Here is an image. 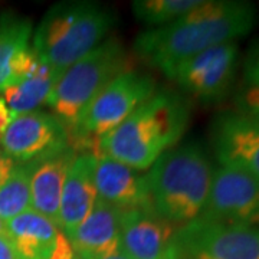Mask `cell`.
<instances>
[{
    "label": "cell",
    "instance_id": "6da1fadb",
    "mask_svg": "<svg viewBox=\"0 0 259 259\" xmlns=\"http://www.w3.org/2000/svg\"><path fill=\"white\" fill-rule=\"evenodd\" d=\"M256 16V8L249 2L203 0L175 22L141 32L133 48L144 64L170 78L186 59L248 35Z\"/></svg>",
    "mask_w": 259,
    "mask_h": 259
},
{
    "label": "cell",
    "instance_id": "7a4b0ae2",
    "mask_svg": "<svg viewBox=\"0 0 259 259\" xmlns=\"http://www.w3.org/2000/svg\"><path fill=\"white\" fill-rule=\"evenodd\" d=\"M190 122V104L171 90L156 91L118 127L98 140V153L136 170H148L176 147Z\"/></svg>",
    "mask_w": 259,
    "mask_h": 259
},
{
    "label": "cell",
    "instance_id": "3957f363",
    "mask_svg": "<svg viewBox=\"0 0 259 259\" xmlns=\"http://www.w3.org/2000/svg\"><path fill=\"white\" fill-rule=\"evenodd\" d=\"M146 176L151 209L161 219L182 226L203 213L213 167L199 143H186L166 151Z\"/></svg>",
    "mask_w": 259,
    "mask_h": 259
},
{
    "label": "cell",
    "instance_id": "277c9868",
    "mask_svg": "<svg viewBox=\"0 0 259 259\" xmlns=\"http://www.w3.org/2000/svg\"><path fill=\"white\" fill-rule=\"evenodd\" d=\"M117 23L114 12L95 2H61L44 15L32 35L37 56L58 74L100 47Z\"/></svg>",
    "mask_w": 259,
    "mask_h": 259
},
{
    "label": "cell",
    "instance_id": "5b68a950",
    "mask_svg": "<svg viewBox=\"0 0 259 259\" xmlns=\"http://www.w3.org/2000/svg\"><path fill=\"white\" fill-rule=\"evenodd\" d=\"M130 69L128 52L121 40L105 39L59 76L47 104L71 134L95 97L114 78Z\"/></svg>",
    "mask_w": 259,
    "mask_h": 259
},
{
    "label": "cell",
    "instance_id": "8992f818",
    "mask_svg": "<svg viewBox=\"0 0 259 259\" xmlns=\"http://www.w3.org/2000/svg\"><path fill=\"white\" fill-rule=\"evenodd\" d=\"M157 91L150 75L130 69L114 78L83 111L69 134L76 151H98V140L118 127L134 110Z\"/></svg>",
    "mask_w": 259,
    "mask_h": 259
},
{
    "label": "cell",
    "instance_id": "52a82bcc",
    "mask_svg": "<svg viewBox=\"0 0 259 259\" xmlns=\"http://www.w3.org/2000/svg\"><path fill=\"white\" fill-rule=\"evenodd\" d=\"M177 259H259V229L203 216L177 226Z\"/></svg>",
    "mask_w": 259,
    "mask_h": 259
},
{
    "label": "cell",
    "instance_id": "ba28073f",
    "mask_svg": "<svg viewBox=\"0 0 259 259\" xmlns=\"http://www.w3.org/2000/svg\"><path fill=\"white\" fill-rule=\"evenodd\" d=\"M71 146L69 131L52 112H26L15 117L0 136V150L15 164H30Z\"/></svg>",
    "mask_w": 259,
    "mask_h": 259
},
{
    "label": "cell",
    "instance_id": "9c48e42d",
    "mask_svg": "<svg viewBox=\"0 0 259 259\" xmlns=\"http://www.w3.org/2000/svg\"><path fill=\"white\" fill-rule=\"evenodd\" d=\"M239 47L228 42L183 61L170 78L187 94L203 102H218L231 93L238 71Z\"/></svg>",
    "mask_w": 259,
    "mask_h": 259
},
{
    "label": "cell",
    "instance_id": "30bf717a",
    "mask_svg": "<svg viewBox=\"0 0 259 259\" xmlns=\"http://www.w3.org/2000/svg\"><path fill=\"white\" fill-rule=\"evenodd\" d=\"M200 216L259 229V179L231 167L213 170L207 203Z\"/></svg>",
    "mask_w": 259,
    "mask_h": 259
},
{
    "label": "cell",
    "instance_id": "8fae6325",
    "mask_svg": "<svg viewBox=\"0 0 259 259\" xmlns=\"http://www.w3.org/2000/svg\"><path fill=\"white\" fill-rule=\"evenodd\" d=\"M210 143L221 166L259 179V118L238 111L222 112L212 122Z\"/></svg>",
    "mask_w": 259,
    "mask_h": 259
},
{
    "label": "cell",
    "instance_id": "7c38bea8",
    "mask_svg": "<svg viewBox=\"0 0 259 259\" xmlns=\"http://www.w3.org/2000/svg\"><path fill=\"white\" fill-rule=\"evenodd\" d=\"M94 182L98 200L118 212H153L146 173L98 153L95 156Z\"/></svg>",
    "mask_w": 259,
    "mask_h": 259
},
{
    "label": "cell",
    "instance_id": "4fadbf2b",
    "mask_svg": "<svg viewBox=\"0 0 259 259\" xmlns=\"http://www.w3.org/2000/svg\"><path fill=\"white\" fill-rule=\"evenodd\" d=\"M176 231L154 212L121 213V252L131 259H177Z\"/></svg>",
    "mask_w": 259,
    "mask_h": 259
},
{
    "label": "cell",
    "instance_id": "5bb4252c",
    "mask_svg": "<svg viewBox=\"0 0 259 259\" xmlns=\"http://www.w3.org/2000/svg\"><path fill=\"white\" fill-rule=\"evenodd\" d=\"M97 154L98 153L88 151L78 153L68 170L59 206L61 231L66 236H69L88 218L98 200L94 182Z\"/></svg>",
    "mask_w": 259,
    "mask_h": 259
},
{
    "label": "cell",
    "instance_id": "9a60e30c",
    "mask_svg": "<svg viewBox=\"0 0 259 259\" xmlns=\"http://www.w3.org/2000/svg\"><path fill=\"white\" fill-rule=\"evenodd\" d=\"M68 239L79 259H104L121 252V212L97 200L91 213Z\"/></svg>",
    "mask_w": 259,
    "mask_h": 259
},
{
    "label": "cell",
    "instance_id": "2e32d148",
    "mask_svg": "<svg viewBox=\"0 0 259 259\" xmlns=\"http://www.w3.org/2000/svg\"><path fill=\"white\" fill-rule=\"evenodd\" d=\"M78 151L71 144L55 156L30 163V209L40 213L61 229L59 206L68 170Z\"/></svg>",
    "mask_w": 259,
    "mask_h": 259
},
{
    "label": "cell",
    "instance_id": "e0dca14e",
    "mask_svg": "<svg viewBox=\"0 0 259 259\" xmlns=\"http://www.w3.org/2000/svg\"><path fill=\"white\" fill-rule=\"evenodd\" d=\"M59 232L56 225L33 209L6 222V236L20 259H49Z\"/></svg>",
    "mask_w": 259,
    "mask_h": 259
},
{
    "label": "cell",
    "instance_id": "ac0fdd59",
    "mask_svg": "<svg viewBox=\"0 0 259 259\" xmlns=\"http://www.w3.org/2000/svg\"><path fill=\"white\" fill-rule=\"evenodd\" d=\"M59 76L61 74L42 61L32 74L8 87L2 93V98L6 102L12 117L15 118L26 112L37 111L45 105Z\"/></svg>",
    "mask_w": 259,
    "mask_h": 259
},
{
    "label": "cell",
    "instance_id": "d6986e66",
    "mask_svg": "<svg viewBox=\"0 0 259 259\" xmlns=\"http://www.w3.org/2000/svg\"><path fill=\"white\" fill-rule=\"evenodd\" d=\"M32 35L30 19L13 12L0 16V93L15 81V66L19 56L30 47Z\"/></svg>",
    "mask_w": 259,
    "mask_h": 259
},
{
    "label": "cell",
    "instance_id": "ffe728a7",
    "mask_svg": "<svg viewBox=\"0 0 259 259\" xmlns=\"http://www.w3.org/2000/svg\"><path fill=\"white\" fill-rule=\"evenodd\" d=\"M30 164H15L0 185V219L9 222L30 209Z\"/></svg>",
    "mask_w": 259,
    "mask_h": 259
},
{
    "label": "cell",
    "instance_id": "44dd1931",
    "mask_svg": "<svg viewBox=\"0 0 259 259\" xmlns=\"http://www.w3.org/2000/svg\"><path fill=\"white\" fill-rule=\"evenodd\" d=\"M203 0H136L133 13L140 22L164 26L197 8Z\"/></svg>",
    "mask_w": 259,
    "mask_h": 259
},
{
    "label": "cell",
    "instance_id": "7402d4cb",
    "mask_svg": "<svg viewBox=\"0 0 259 259\" xmlns=\"http://www.w3.org/2000/svg\"><path fill=\"white\" fill-rule=\"evenodd\" d=\"M235 111L259 118V87L245 85L235 95Z\"/></svg>",
    "mask_w": 259,
    "mask_h": 259
},
{
    "label": "cell",
    "instance_id": "603a6c76",
    "mask_svg": "<svg viewBox=\"0 0 259 259\" xmlns=\"http://www.w3.org/2000/svg\"><path fill=\"white\" fill-rule=\"evenodd\" d=\"M243 78L248 87H259V44L252 48L243 66Z\"/></svg>",
    "mask_w": 259,
    "mask_h": 259
},
{
    "label": "cell",
    "instance_id": "cb8c5ba5",
    "mask_svg": "<svg viewBox=\"0 0 259 259\" xmlns=\"http://www.w3.org/2000/svg\"><path fill=\"white\" fill-rule=\"evenodd\" d=\"M49 259H75V250L68 239V236L61 231L56 238L55 248L52 250Z\"/></svg>",
    "mask_w": 259,
    "mask_h": 259
},
{
    "label": "cell",
    "instance_id": "d4e9b609",
    "mask_svg": "<svg viewBox=\"0 0 259 259\" xmlns=\"http://www.w3.org/2000/svg\"><path fill=\"white\" fill-rule=\"evenodd\" d=\"M0 259H20L8 236H0Z\"/></svg>",
    "mask_w": 259,
    "mask_h": 259
},
{
    "label": "cell",
    "instance_id": "484cf974",
    "mask_svg": "<svg viewBox=\"0 0 259 259\" xmlns=\"http://www.w3.org/2000/svg\"><path fill=\"white\" fill-rule=\"evenodd\" d=\"M13 167H15V163L8 156H5L3 151L0 150V185L8 179Z\"/></svg>",
    "mask_w": 259,
    "mask_h": 259
},
{
    "label": "cell",
    "instance_id": "4316f807",
    "mask_svg": "<svg viewBox=\"0 0 259 259\" xmlns=\"http://www.w3.org/2000/svg\"><path fill=\"white\" fill-rule=\"evenodd\" d=\"M12 120H13V117L10 114L8 105H6L5 100L0 97V136L3 134L5 130L8 128V125H9Z\"/></svg>",
    "mask_w": 259,
    "mask_h": 259
},
{
    "label": "cell",
    "instance_id": "83f0119b",
    "mask_svg": "<svg viewBox=\"0 0 259 259\" xmlns=\"http://www.w3.org/2000/svg\"><path fill=\"white\" fill-rule=\"evenodd\" d=\"M104 259H131V258H128L127 255H124L122 252H118V253H115V255H112V256H108V258H104Z\"/></svg>",
    "mask_w": 259,
    "mask_h": 259
},
{
    "label": "cell",
    "instance_id": "f1b7e54d",
    "mask_svg": "<svg viewBox=\"0 0 259 259\" xmlns=\"http://www.w3.org/2000/svg\"><path fill=\"white\" fill-rule=\"evenodd\" d=\"M0 236H6V223L0 219Z\"/></svg>",
    "mask_w": 259,
    "mask_h": 259
},
{
    "label": "cell",
    "instance_id": "f546056e",
    "mask_svg": "<svg viewBox=\"0 0 259 259\" xmlns=\"http://www.w3.org/2000/svg\"><path fill=\"white\" fill-rule=\"evenodd\" d=\"M75 259H79V258H75Z\"/></svg>",
    "mask_w": 259,
    "mask_h": 259
}]
</instances>
